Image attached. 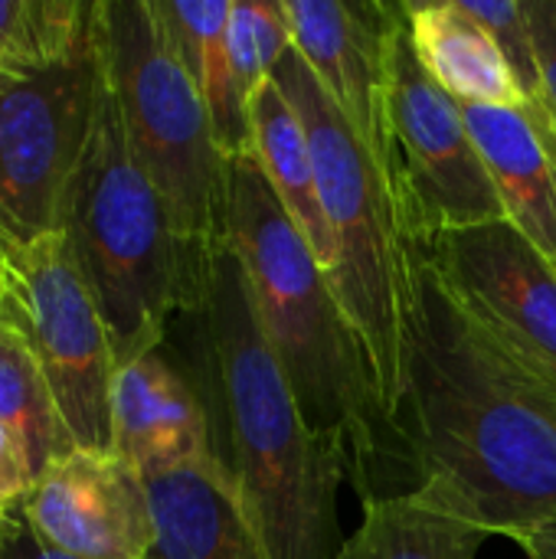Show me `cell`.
Here are the masks:
<instances>
[{"label": "cell", "instance_id": "1", "mask_svg": "<svg viewBox=\"0 0 556 559\" xmlns=\"http://www.w3.org/2000/svg\"><path fill=\"white\" fill-rule=\"evenodd\" d=\"M400 390L390 429L406 488L449 495L495 537L556 518V390L488 341L426 249L400 236Z\"/></svg>", "mask_w": 556, "mask_h": 559}, {"label": "cell", "instance_id": "2", "mask_svg": "<svg viewBox=\"0 0 556 559\" xmlns=\"http://www.w3.org/2000/svg\"><path fill=\"white\" fill-rule=\"evenodd\" d=\"M180 318L193 321L197 360L187 373L210 413L213 452L269 559H334L347 540L338 527L347 455L308 426L229 246L216 255L203 305Z\"/></svg>", "mask_w": 556, "mask_h": 559}, {"label": "cell", "instance_id": "3", "mask_svg": "<svg viewBox=\"0 0 556 559\" xmlns=\"http://www.w3.org/2000/svg\"><path fill=\"white\" fill-rule=\"evenodd\" d=\"M226 246L246 269L259 328L308 426L344 449L360 501L410 491L370 357L252 151L229 170Z\"/></svg>", "mask_w": 556, "mask_h": 559}, {"label": "cell", "instance_id": "4", "mask_svg": "<svg viewBox=\"0 0 556 559\" xmlns=\"http://www.w3.org/2000/svg\"><path fill=\"white\" fill-rule=\"evenodd\" d=\"M62 236L108 328L118 367L164 347L170 321L197 308L187 255L164 200L131 154L108 72H102Z\"/></svg>", "mask_w": 556, "mask_h": 559}, {"label": "cell", "instance_id": "5", "mask_svg": "<svg viewBox=\"0 0 556 559\" xmlns=\"http://www.w3.org/2000/svg\"><path fill=\"white\" fill-rule=\"evenodd\" d=\"M98 33L131 154L164 200L200 308L226 249L233 160L151 0H98Z\"/></svg>", "mask_w": 556, "mask_h": 559}, {"label": "cell", "instance_id": "6", "mask_svg": "<svg viewBox=\"0 0 556 559\" xmlns=\"http://www.w3.org/2000/svg\"><path fill=\"white\" fill-rule=\"evenodd\" d=\"M272 79L305 121L331 239L328 282L370 357L380 403L390 419L400 390L403 249L390 183L370 147L360 141L295 46L282 56Z\"/></svg>", "mask_w": 556, "mask_h": 559}, {"label": "cell", "instance_id": "7", "mask_svg": "<svg viewBox=\"0 0 556 559\" xmlns=\"http://www.w3.org/2000/svg\"><path fill=\"white\" fill-rule=\"evenodd\" d=\"M403 236L433 239L446 229L505 219L488 167L469 134L462 102L419 66L410 23L400 16L387 39V160Z\"/></svg>", "mask_w": 556, "mask_h": 559}, {"label": "cell", "instance_id": "8", "mask_svg": "<svg viewBox=\"0 0 556 559\" xmlns=\"http://www.w3.org/2000/svg\"><path fill=\"white\" fill-rule=\"evenodd\" d=\"M102 72L95 0L75 56L36 75H0V255L62 233Z\"/></svg>", "mask_w": 556, "mask_h": 559}, {"label": "cell", "instance_id": "9", "mask_svg": "<svg viewBox=\"0 0 556 559\" xmlns=\"http://www.w3.org/2000/svg\"><path fill=\"white\" fill-rule=\"evenodd\" d=\"M0 321L39 360L79 449L111 452L115 347L62 233L0 255Z\"/></svg>", "mask_w": 556, "mask_h": 559}, {"label": "cell", "instance_id": "10", "mask_svg": "<svg viewBox=\"0 0 556 559\" xmlns=\"http://www.w3.org/2000/svg\"><path fill=\"white\" fill-rule=\"evenodd\" d=\"M416 242L465 318L556 390L554 262L511 219L446 229Z\"/></svg>", "mask_w": 556, "mask_h": 559}, {"label": "cell", "instance_id": "11", "mask_svg": "<svg viewBox=\"0 0 556 559\" xmlns=\"http://www.w3.org/2000/svg\"><path fill=\"white\" fill-rule=\"evenodd\" d=\"M23 518L43 547L75 559H147L154 544L147 481L118 452L72 449L36 478Z\"/></svg>", "mask_w": 556, "mask_h": 559}, {"label": "cell", "instance_id": "12", "mask_svg": "<svg viewBox=\"0 0 556 559\" xmlns=\"http://www.w3.org/2000/svg\"><path fill=\"white\" fill-rule=\"evenodd\" d=\"M292 46L360 141L387 160V39L400 0H285Z\"/></svg>", "mask_w": 556, "mask_h": 559}, {"label": "cell", "instance_id": "13", "mask_svg": "<svg viewBox=\"0 0 556 559\" xmlns=\"http://www.w3.org/2000/svg\"><path fill=\"white\" fill-rule=\"evenodd\" d=\"M111 452L144 478L216 455L200 390L164 347L118 367L111 383Z\"/></svg>", "mask_w": 556, "mask_h": 559}, {"label": "cell", "instance_id": "14", "mask_svg": "<svg viewBox=\"0 0 556 559\" xmlns=\"http://www.w3.org/2000/svg\"><path fill=\"white\" fill-rule=\"evenodd\" d=\"M469 134L511 219L556 269V124L541 102L462 105Z\"/></svg>", "mask_w": 556, "mask_h": 559}, {"label": "cell", "instance_id": "15", "mask_svg": "<svg viewBox=\"0 0 556 559\" xmlns=\"http://www.w3.org/2000/svg\"><path fill=\"white\" fill-rule=\"evenodd\" d=\"M144 481L154 514L147 559H269L236 481L216 455Z\"/></svg>", "mask_w": 556, "mask_h": 559}, {"label": "cell", "instance_id": "16", "mask_svg": "<svg viewBox=\"0 0 556 559\" xmlns=\"http://www.w3.org/2000/svg\"><path fill=\"white\" fill-rule=\"evenodd\" d=\"M410 43L429 79L462 105L524 108L528 95L495 36L462 0H403Z\"/></svg>", "mask_w": 556, "mask_h": 559}, {"label": "cell", "instance_id": "17", "mask_svg": "<svg viewBox=\"0 0 556 559\" xmlns=\"http://www.w3.org/2000/svg\"><path fill=\"white\" fill-rule=\"evenodd\" d=\"M492 534L436 481L364 501L357 531L334 559H478Z\"/></svg>", "mask_w": 556, "mask_h": 559}, {"label": "cell", "instance_id": "18", "mask_svg": "<svg viewBox=\"0 0 556 559\" xmlns=\"http://www.w3.org/2000/svg\"><path fill=\"white\" fill-rule=\"evenodd\" d=\"M177 59L206 102L220 147L229 160L249 151V105L229 59L233 0H151Z\"/></svg>", "mask_w": 556, "mask_h": 559}, {"label": "cell", "instance_id": "19", "mask_svg": "<svg viewBox=\"0 0 556 559\" xmlns=\"http://www.w3.org/2000/svg\"><path fill=\"white\" fill-rule=\"evenodd\" d=\"M249 151L269 177L275 197L285 213L295 219L301 236L308 239L324 275L331 272V239L318 197V174L311 157V141L298 108L269 79L249 102Z\"/></svg>", "mask_w": 556, "mask_h": 559}, {"label": "cell", "instance_id": "20", "mask_svg": "<svg viewBox=\"0 0 556 559\" xmlns=\"http://www.w3.org/2000/svg\"><path fill=\"white\" fill-rule=\"evenodd\" d=\"M0 426L23 445L36 478L79 449L39 360L7 321H0Z\"/></svg>", "mask_w": 556, "mask_h": 559}, {"label": "cell", "instance_id": "21", "mask_svg": "<svg viewBox=\"0 0 556 559\" xmlns=\"http://www.w3.org/2000/svg\"><path fill=\"white\" fill-rule=\"evenodd\" d=\"M95 0H0V75H36L82 49Z\"/></svg>", "mask_w": 556, "mask_h": 559}, {"label": "cell", "instance_id": "22", "mask_svg": "<svg viewBox=\"0 0 556 559\" xmlns=\"http://www.w3.org/2000/svg\"><path fill=\"white\" fill-rule=\"evenodd\" d=\"M226 39L239 92L249 105L292 49L285 0H233Z\"/></svg>", "mask_w": 556, "mask_h": 559}, {"label": "cell", "instance_id": "23", "mask_svg": "<svg viewBox=\"0 0 556 559\" xmlns=\"http://www.w3.org/2000/svg\"><path fill=\"white\" fill-rule=\"evenodd\" d=\"M462 3L495 36V43L505 52L511 72L518 75L528 102H537L541 79H537V56H534L528 3H521V0H462Z\"/></svg>", "mask_w": 556, "mask_h": 559}, {"label": "cell", "instance_id": "24", "mask_svg": "<svg viewBox=\"0 0 556 559\" xmlns=\"http://www.w3.org/2000/svg\"><path fill=\"white\" fill-rule=\"evenodd\" d=\"M537 79H541V105L556 124V0H528Z\"/></svg>", "mask_w": 556, "mask_h": 559}, {"label": "cell", "instance_id": "25", "mask_svg": "<svg viewBox=\"0 0 556 559\" xmlns=\"http://www.w3.org/2000/svg\"><path fill=\"white\" fill-rule=\"evenodd\" d=\"M33 485H36V475L29 468L23 445L10 436V429L0 426V521L23 514V504Z\"/></svg>", "mask_w": 556, "mask_h": 559}, {"label": "cell", "instance_id": "26", "mask_svg": "<svg viewBox=\"0 0 556 559\" xmlns=\"http://www.w3.org/2000/svg\"><path fill=\"white\" fill-rule=\"evenodd\" d=\"M0 559H75L66 557V554H56L49 547H43L36 540V534L29 531L26 518L16 514V518H7L0 524Z\"/></svg>", "mask_w": 556, "mask_h": 559}, {"label": "cell", "instance_id": "27", "mask_svg": "<svg viewBox=\"0 0 556 559\" xmlns=\"http://www.w3.org/2000/svg\"><path fill=\"white\" fill-rule=\"evenodd\" d=\"M528 559H556V518L524 527L511 537Z\"/></svg>", "mask_w": 556, "mask_h": 559}, {"label": "cell", "instance_id": "28", "mask_svg": "<svg viewBox=\"0 0 556 559\" xmlns=\"http://www.w3.org/2000/svg\"><path fill=\"white\" fill-rule=\"evenodd\" d=\"M0 292H3V275H0Z\"/></svg>", "mask_w": 556, "mask_h": 559}, {"label": "cell", "instance_id": "29", "mask_svg": "<svg viewBox=\"0 0 556 559\" xmlns=\"http://www.w3.org/2000/svg\"><path fill=\"white\" fill-rule=\"evenodd\" d=\"M0 524H3V521H0Z\"/></svg>", "mask_w": 556, "mask_h": 559}]
</instances>
